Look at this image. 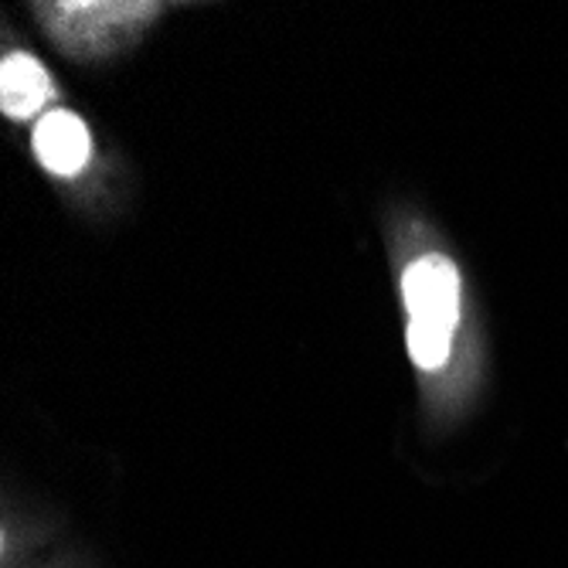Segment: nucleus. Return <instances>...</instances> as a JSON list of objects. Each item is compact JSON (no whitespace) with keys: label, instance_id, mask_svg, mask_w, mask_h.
I'll list each match as a JSON object with an SVG mask.
<instances>
[{"label":"nucleus","instance_id":"1","mask_svg":"<svg viewBox=\"0 0 568 568\" xmlns=\"http://www.w3.org/2000/svg\"><path fill=\"white\" fill-rule=\"evenodd\" d=\"M402 296L412 321L453 334L459 321V273L446 255H423L402 276Z\"/></svg>","mask_w":568,"mask_h":568},{"label":"nucleus","instance_id":"2","mask_svg":"<svg viewBox=\"0 0 568 568\" xmlns=\"http://www.w3.org/2000/svg\"><path fill=\"white\" fill-rule=\"evenodd\" d=\"M34 153L51 174H75L89 161V130L72 113H48L34 130Z\"/></svg>","mask_w":568,"mask_h":568},{"label":"nucleus","instance_id":"3","mask_svg":"<svg viewBox=\"0 0 568 568\" xmlns=\"http://www.w3.org/2000/svg\"><path fill=\"white\" fill-rule=\"evenodd\" d=\"M51 95V79L48 72L31 59V55H11L0 69V106L8 116L24 120L34 116Z\"/></svg>","mask_w":568,"mask_h":568},{"label":"nucleus","instance_id":"4","mask_svg":"<svg viewBox=\"0 0 568 568\" xmlns=\"http://www.w3.org/2000/svg\"><path fill=\"white\" fill-rule=\"evenodd\" d=\"M449 344H453L449 331H443V327H429V324H419V321L408 324V354L423 372H439L446 365Z\"/></svg>","mask_w":568,"mask_h":568}]
</instances>
